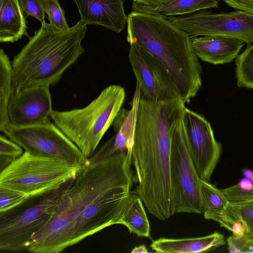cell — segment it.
I'll return each mask as SVG.
<instances>
[{
    "label": "cell",
    "mask_w": 253,
    "mask_h": 253,
    "mask_svg": "<svg viewBox=\"0 0 253 253\" xmlns=\"http://www.w3.org/2000/svg\"><path fill=\"white\" fill-rule=\"evenodd\" d=\"M127 152L81 167L63 192L45 224L26 250L58 253L111 225L118 224L133 186Z\"/></svg>",
    "instance_id": "1"
},
{
    "label": "cell",
    "mask_w": 253,
    "mask_h": 253,
    "mask_svg": "<svg viewBox=\"0 0 253 253\" xmlns=\"http://www.w3.org/2000/svg\"><path fill=\"white\" fill-rule=\"evenodd\" d=\"M186 107L181 98L163 101L140 95L131 163L138 182L134 191L149 212L164 221L175 213L170 160L174 130Z\"/></svg>",
    "instance_id": "2"
},
{
    "label": "cell",
    "mask_w": 253,
    "mask_h": 253,
    "mask_svg": "<svg viewBox=\"0 0 253 253\" xmlns=\"http://www.w3.org/2000/svg\"><path fill=\"white\" fill-rule=\"evenodd\" d=\"M126 39L157 59L169 73L185 103L202 86V68L191 38L167 18L132 11Z\"/></svg>",
    "instance_id": "3"
},
{
    "label": "cell",
    "mask_w": 253,
    "mask_h": 253,
    "mask_svg": "<svg viewBox=\"0 0 253 253\" xmlns=\"http://www.w3.org/2000/svg\"><path fill=\"white\" fill-rule=\"evenodd\" d=\"M86 25L82 20L63 31L42 24L11 61L13 94L26 88L53 85L84 51Z\"/></svg>",
    "instance_id": "4"
},
{
    "label": "cell",
    "mask_w": 253,
    "mask_h": 253,
    "mask_svg": "<svg viewBox=\"0 0 253 253\" xmlns=\"http://www.w3.org/2000/svg\"><path fill=\"white\" fill-rule=\"evenodd\" d=\"M125 97L123 86L111 85L85 107L64 111L53 110L51 119L88 159L113 125Z\"/></svg>",
    "instance_id": "5"
},
{
    "label": "cell",
    "mask_w": 253,
    "mask_h": 253,
    "mask_svg": "<svg viewBox=\"0 0 253 253\" xmlns=\"http://www.w3.org/2000/svg\"><path fill=\"white\" fill-rule=\"evenodd\" d=\"M63 161L24 151L0 171V187L43 196L74 179L79 169Z\"/></svg>",
    "instance_id": "6"
},
{
    "label": "cell",
    "mask_w": 253,
    "mask_h": 253,
    "mask_svg": "<svg viewBox=\"0 0 253 253\" xmlns=\"http://www.w3.org/2000/svg\"><path fill=\"white\" fill-rule=\"evenodd\" d=\"M71 180L23 209L0 213V250L15 252L26 250L31 237L49 219Z\"/></svg>",
    "instance_id": "7"
},
{
    "label": "cell",
    "mask_w": 253,
    "mask_h": 253,
    "mask_svg": "<svg viewBox=\"0 0 253 253\" xmlns=\"http://www.w3.org/2000/svg\"><path fill=\"white\" fill-rule=\"evenodd\" d=\"M170 174L175 213H202L201 179L186 144L182 121L172 137Z\"/></svg>",
    "instance_id": "8"
},
{
    "label": "cell",
    "mask_w": 253,
    "mask_h": 253,
    "mask_svg": "<svg viewBox=\"0 0 253 253\" xmlns=\"http://www.w3.org/2000/svg\"><path fill=\"white\" fill-rule=\"evenodd\" d=\"M2 132L25 151L59 159L78 168L87 161L78 147L51 122L21 127L11 125Z\"/></svg>",
    "instance_id": "9"
},
{
    "label": "cell",
    "mask_w": 253,
    "mask_h": 253,
    "mask_svg": "<svg viewBox=\"0 0 253 253\" xmlns=\"http://www.w3.org/2000/svg\"><path fill=\"white\" fill-rule=\"evenodd\" d=\"M191 38L220 35L253 43V14L240 10L214 13L200 10L179 16L166 17Z\"/></svg>",
    "instance_id": "10"
},
{
    "label": "cell",
    "mask_w": 253,
    "mask_h": 253,
    "mask_svg": "<svg viewBox=\"0 0 253 253\" xmlns=\"http://www.w3.org/2000/svg\"><path fill=\"white\" fill-rule=\"evenodd\" d=\"M186 144L200 179L211 182L222 151L210 123L186 107L182 118Z\"/></svg>",
    "instance_id": "11"
},
{
    "label": "cell",
    "mask_w": 253,
    "mask_h": 253,
    "mask_svg": "<svg viewBox=\"0 0 253 253\" xmlns=\"http://www.w3.org/2000/svg\"><path fill=\"white\" fill-rule=\"evenodd\" d=\"M128 59L142 96L157 101L181 98L167 70L149 53L130 44Z\"/></svg>",
    "instance_id": "12"
},
{
    "label": "cell",
    "mask_w": 253,
    "mask_h": 253,
    "mask_svg": "<svg viewBox=\"0 0 253 253\" xmlns=\"http://www.w3.org/2000/svg\"><path fill=\"white\" fill-rule=\"evenodd\" d=\"M53 111L48 86H37L13 93L7 113L11 125L26 127L50 122Z\"/></svg>",
    "instance_id": "13"
},
{
    "label": "cell",
    "mask_w": 253,
    "mask_h": 253,
    "mask_svg": "<svg viewBox=\"0 0 253 253\" xmlns=\"http://www.w3.org/2000/svg\"><path fill=\"white\" fill-rule=\"evenodd\" d=\"M141 93L136 83V88L129 110L121 109L113 123L115 133L87 159L95 163L117 154L127 152L131 161L136 114Z\"/></svg>",
    "instance_id": "14"
},
{
    "label": "cell",
    "mask_w": 253,
    "mask_h": 253,
    "mask_svg": "<svg viewBox=\"0 0 253 253\" xmlns=\"http://www.w3.org/2000/svg\"><path fill=\"white\" fill-rule=\"evenodd\" d=\"M74 0L81 20L86 25H100L120 33L127 23L123 0Z\"/></svg>",
    "instance_id": "15"
},
{
    "label": "cell",
    "mask_w": 253,
    "mask_h": 253,
    "mask_svg": "<svg viewBox=\"0 0 253 253\" xmlns=\"http://www.w3.org/2000/svg\"><path fill=\"white\" fill-rule=\"evenodd\" d=\"M191 43L198 58L217 65L230 63L236 58L245 42L236 38L209 35L193 38Z\"/></svg>",
    "instance_id": "16"
},
{
    "label": "cell",
    "mask_w": 253,
    "mask_h": 253,
    "mask_svg": "<svg viewBox=\"0 0 253 253\" xmlns=\"http://www.w3.org/2000/svg\"><path fill=\"white\" fill-rule=\"evenodd\" d=\"M201 191L204 218L231 231L233 224L238 221L234 216L231 203L221 189L201 179Z\"/></svg>",
    "instance_id": "17"
},
{
    "label": "cell",
    "mask_w": 253,
    "mask_h": 253,
    "mask_svg": "<svg viewBox=\"0 0 253 253\" xmlns=\"http://www.w3.org/2000/svg\"><path fill=\"white\" fill-rule=\"evenodd\" d=\"M224 236L218 232L196 238L183 239L160 238L154 241L151 248L159 253H202L223 246Z\"/></svg>",
    "instance_id": "18"
},
{
    "label": "cell",
    "mask_w": 253,
    "mask_h": 253,
    "mask_svg": "<svg viewBox=\"0 0 253 253\" xmlns=\"http://www.w3.org/2000/svg\"><path fill=\"white\" fill-rule=\"evenodd\" d=\"M25 13L19 0H0V42H14L27 32Z\"/></svg>",
    "instance_id": "19"
},
{
    "label": "cell",
    "mask_w": 253,
    "mask_h": 253,
    "mask_svg": "<svg viewBox=\"0 0 253 253\" xmlns=\"http://www.w3.org/2000/svg\"><path fill=\"white\" fill-rule=\"evenodd\" d=\"M218 6L219 0H173L154 6L133 1L132 11L168 17L190 14L206 9L217 8Z\"/></svg>",
    "instance_id": "20"
},
{
    "label": "cell",
    "mask_w": 253,
    "mask_h": 253,
    "mask_svg": "<svg viewBox=\"0 0 253 253\" xmlns=\"http://www.w3.org/2000/svg\"><path fill=\"white\" fill-rule=\"evenodd\" d=\"M118 224L139 237L150 238V226L142 200L134 191L131 192L126 200Z\"/></svg>",
    "instance_id": "21"
},
{
    "label": "cell",
    "mask_w": 253,
    "mask_h": 253,
    "mask_svg": "<svg viewBox=\"0 0 253 253\" xmlns=\"http://www.w3.org/2000/svg\"><path fill=\"white\" fill-rule=\"evenodd\" d=\"M13 94L11 62L2 49L0 52V130L11 125L7 107Z\"/></svg>",
    "instance_id": "22"
},
{
    "label": "cell",
    "mask_w": 253,
    "mask_h": 253,
    "mask_svg": "<svg viewBox=\"0 0 253 253\" xmlns=\"http://www.w3.org/2000/svg\"><path fill=\"white\" fill-rule=\"evenodd\" d=\"M235 64L237 85L253 89V43L247 44L237 56Z\"/></svg>",
    "instance_id": "23"
},
{
    "label": "cell",
    "mask_w": 253,
    "mask_h": 253,
    "mask_svg": "<svg viewBox=\"0 0 253 253\" xmlns=\"http://www.w3.org/2000/svg\"><path fill=\"white\" fill-rule=\"evenodd\" d=\"M31 198L21 192L0 187V213L11 211Z\"/></svg>",
    "instance_id": "24"
},
{
    "label": "cell",
    "mask_w": 253,
    "mask_h": 253,
    "mask_svg": "<svg viewBox=\"0 0 253 253\" xmlns=\"http://www.w3.org/2000/svg\"><path fill=\"white\" fill-rule=\"evenodd\" d=\"M43 2L49 24L59 30L68 29L70 27L65 17L64 10L58 0H43Z\"/></svg>",
    "instance_id": "25"
},
{
    "label": "cell",
    "mask_w": 253,
    "mask_h": 253,
    "mask_svg": "<svg viewBox=\"0 0 253 253\" xmlns=\"http://www.w3.org/2000/svg\"><path fill=\"white\" fill-rule=\"evenodd\" d=\"M230 203L236 219L245 225L247 234H253V199Z\"/></svg>",
    "instance_id": "26"
},
{
    "label": "cell",
    "mask_w": 253,
    "mask_h": 253,
    "mask_svg": "<svg viewBox=\"0 0 253 253\" xmlns=\"http://www.w3.org/2000/svg\"><path fill=\"white\" fill-rule=\"evenodd\" d=\"M23 149L12 140L0 136V171L24 153Z\"/></svg>",
    "instance_id": "27"
},
{
    "label": "cell",
    "mask_w": 253,
    "mask_h": 253,
    "mask_svg": "<svg viewBox=\"0 0 253 253\" xmlns=\"http://www.w3.org/2000/svg\"><path fill=\"white\" fill-rule=\"evenodd\" d=\"M25 14L32 16L41 24L44 23L45 10L43 0H19Z\"/></svg>",
    "instance_id": "28"
},
{
    "label": "cell",
    "mask_w": 253,
    "mask_h": 253,
    "mask_svg": "<svg viewBox=\"0 0 253 253\" xmlns=\"http://www.w3.org/2000/svg\"><path fill=\"white\" fill-rule=\"evenodd\" d=\"M227 243L230 253H253V234H246L239 239L230 236L227 238Z\"/></svg>",
    "instance_id": "29"
},
{
    "label": "cell",
    "mask_w": 253,
    "mask_h": 253,
    "mask_svg": "<svg viewBox=\"0 0 253 253\" xmlns=\"http://www.w3.org/2000/svg\"><path fill=\"white\" fill-rule=\"evenodd\" d=\"M230 202H238L253 199V185L249 190L242 189L238 183L221 189Z\"/></svg>",
    "instance_id": "30"
},
{
    "label": "cell",
    "mask_w": 253,
    "mask_h": 253,
    "mask_svg": "<svg viewBox=\"0 0 253 253\" xmlns=\"http://www.w3.org/2000/svg\"><path fill=\"white\" fill-rule=\"evenodd\" d=\"M236 10L253 14V0H221Z\"/></svg>",
    "instance_id": "31"
},
{
    "label": "cell",
    "mask_w": 253,
    "mask_h": 253,
    "mask_svg": "<svg viewBox=\"0 0 253 253\" xmlns=\"http://www.w3.org/2000/svg\"><path fill=\"white\" fill-rule=\"evenodd\" d=\"M231 232L234 238L239 239L245 236L247 234V230L244 223L240 220L233 224Z\"/></svg>",
    "instance_id": "32"
},
{
    "label": "cell",
    "mask_w": 253,
    "mask_h": 253,
    "mask_svg": "<svg viewBox=\"0 0 253 253\" xmlns=\"http://www.w3.org/2000/svg\"><path fill=\"white\" fill-rule=\"evenodd\" d=\"M173 0H133V2L149 6H154L165 4Z\"/></svg>",
    "instance_id": "33"
},
{
    "label": "cell",
    "mask_w": 253,
    "mask_h": 253,
    "mask_svg": "<svg viewBox=\"0 0 253 253\" xmlns=\"http://www.w3.org/2000/svg\"><path fill=\"white\" fill-rule=\"evenodd\" d=\"M238 184L242 189L244 190L250 189L253 185V182L246 177L241 179Z\"/></svg>",
    "instance_id": "34"
},
{
    "label": "cell",
    "mask_w": 253,
    "mask_h": 253,
    "mask_svg": "<svg viewBox=\"0 0 253 253\" xmlns=\"http://www.w3.org/2000/svg\"><path fill=\"white\" fill-rule=\"evenodd\" d=\"M242 172L245 177L249 179L253 182V170L249 169L244 168L242 169Z\"/></svg>",
    "instance_id": "35"
},
{
    "label": "cell",
    "mask_w": 253,
    "mask_h": 253,
    "mask_svg": "<svg viewBox=\"0 0 253 253\" xmlns=\"http://www.w3.org/2000/svg\"><path fill=\"white\" fill-rule=\"evenodd\" d=\"M148 252V250L145 246L141 245L134 248L131 252L132 253H146Z\"/></svg>",
    "instance_id": "36"
}]
</instances>
